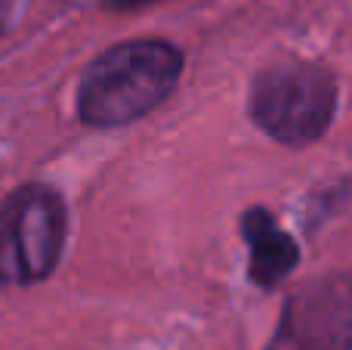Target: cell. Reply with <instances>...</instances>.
<instances>
[{
    "label": "cell",
    "mask_w": 352,
    "mask_h": 350,
    "mask_svg": "<svg viewBox=\"0 0 352 350\" xmlns=\"http://www.w3.org/2000/svg\"><path fill=\"white\" fill-rule=\"evenodd\" d=\"M12 12H16V0H0V37H3L6 28H10Z\"/></svg>",
    "instance_id": "8992f818"
},
{
    "label": "cell",
    "mask_w": 352,
    "mask_h": 350,
    "mask_svg": "<svg viewBox=\"0 0 352 350\" xmlns=\"http://www.w3.org/2000/svg\"><path fill=\"white\" fill-rule=\"evenodd\" d=\"M248 112L254 124L291 149L322 140L337 115V78L312 62H278L250 84Z\"/></svg>",
    "instance_id": "7a4b0ae2"
},
{
    "label": "cell",
    "mask_w": 352,
    "mask_h": 350,
    "mask_svg": "<svg viewBox=\"0 0 352 350\" xmlns=\"http://www.w3.org/2000/svg\"><path fill=\"white\" fill-rule=\"evenodd\" d=\"M105 3L118 6V10H133V6H142V3H152V0H105Z\"/></svg>",
    "instance_id": "52a82bcc"
},
{
    "label": "cell",
    "mask_w": 352,
    "mask_h": 350,
    "mask_svg": "<svg viewBox=\"0 0 352 350\" xmlns=\"http://www.w3.org/2000/svg\"><path fill=\"white\" fill-rule=\"evenodd\" d=\"M182 65V50L161 37L115 43L80 74L78 118L99 130L140 121L176 90Z\"/></svg>",
    "instance_id": "6da1fadb"
},
{
    "label": "cell",
    "mask_w": 352,
    "mask_h": 350,
    "mask_svg": "<svg viewBox=\"0 0 352 350\" xmlns=\"http://www.w3.org/2000/svg\"><path fill=\"white\" fill-rule=\"evenodd\" d=\"M266 350H352V273H324L294 289Z\"/></svg>",
    "instance_id": "277c9868"
},
{
    "label": "cell",
    "mask_w": 352,
    "mask_h": 350,
    "mask_svg": "<svg viewBox=\"0 0 352 350\" xmlns=\"http://www.w3.org/2000/svg\"><path fill=\"white\" fill-rule=\"evenodd\" d=\"M68 242L65 198L50 183H22L0 198V289H28L56 273Z\"/></svg>",
    "instance_id": "3957f363"
},
{
    "label": "cell",
    "mask_w": 352,
    "mask_h": 350,
    "mask_svg": "<svg viewBox=\"0 0 352 350\" xmlns=\"http://www.w3.org/2000/svg\"><path fill=\"white\" fill-rule=\"evenodd\" d=\"M241 236L250 248V282L260 289H278L300 264V248L275 223L266 208H250L241 217Z\"/></svg>",
    "instance_id": "5b68a950"
}]
</instances>
